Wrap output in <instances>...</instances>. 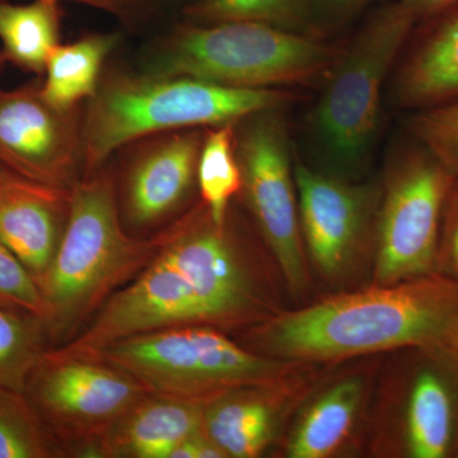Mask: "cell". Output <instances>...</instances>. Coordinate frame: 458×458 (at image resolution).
Instances as JSON below:
<instances>
[{"label":"cell","mask_w":458,"mask_h":458,"mask_svg":"<svg viewBox=\"0 0 458 458\" xmlns=\"http://www.w3.org/2000/svg\"><path fill=\"white\" fill-rule=\"evenodd\" d=\"M458 315V282L439 273L339 295L285 313L262 331L282 357L328 360L436 346Z\"/></svg>","instance_id":"6da1fadb"},{"label":"cell","mask_w":458,"mask_h":458,"mask_svg":"<svg viewBox=\"0 0 458 458\" xmlns=\"http://www.w3.org/2000/svg\"><path fill=\"white\" fill-rule=\"evenodd\" d=\"M159 241L161 234L140 240L126 233L116 183L104 167L78 181L62 242L41 285L47 340L74 337L119 286L149 264Z\"/></svg>","instance_id":"7a4b0ae2"},{"label":"cell","mask_w":458,"mask_h":458,"mask_svg":"<svg viewBox=\"0 0 458 458\" xmlns=\"http://www.w3.org/2000/svg\"><path fill=\"white\" fill-rule=\"evenodd\" d=\"M279 89H242L189 77L111 71L83 111L84 174L116 150L159 132L233 123L291 101Z\"/></svg>","instance_id":"3957f363"},{"label":"cell","mask_w":458,"mask_h":458,"mask_svg":"<svg viewBox=\"0 0 458 458\" xmlns=\"http://www.w3.org/2000/svg\"><path fill=\"white\" fill-rule=\"evenodd\" d=\"M339 53L315 36L254 22L180 26L158 44L146 71L242 89L307 84L327 75Z\"/></svg>","instance_id":"277c9868"},{"label":"cell","mask_w":458,"mask_h":458,"mask_svg":"<svg viewBox=\"0 0 458 458\" xmlns=\"http://www.w3.org/2000/svg\"><path fill=\"white\" fill-rule=\"evenodd\" d=\"M417 23L399 0L378 9L327 74L311 125L333 164L354 167L369 157L381 125L386 81Z\"/></svg>","instance_id":"5b68a950"},{"label":"cell","mask_w":458,"mask_h":458,"mask_svg":"<svg viewBox=\"0 0 458 458\" xmlns=\"http://www.w3.org/2000/svg\"><path fill=\"white\" fill-rule=\"evenodd\" d=\"M128 373L149 394L210 400L228 391L265 387L284 366L238 346L209 327H179L108 345L98 357Z\"/></svg>","instance_id":"8992f818"},{"label":"cell","mask_w":458,"mask_h":458,"mask_svg":"<svg viewBox=\"0 0 458 458\" xmlns=\"http://www.w3.org/2000/svg\"><path fill=\"white\" fill-rule=\"evenodd\" d=\"M454 177L421 146L394 159L379 213L378 285L437 273L443 207Z\"/></svg>","instance_id":"52a82bcc"},{"label":"cell","mask_w":458,"mask_h":458,"mask_svg":"<svg viewBox=\"0 0 458 458\" xmlns=\"http://www.w3.org/2000/svg\"><path fill=\"white\" fill-rule=\"evenodd\" d=\"M149 394L101 358L68 357L47 349L27 379L25 394L65 450L80 448ZM66 452V450H65Z\"/></svg>","instance_id":"ba28073f"},{"label":"cell","mask_w":458,"mask_h":458,"mask_svg":"<svg viewBox=\"0 0 458 458\" xmlns=\"http://www.w3.org/2000/svg\"><path fill=\"white\" fill-rule=\"evenodd\" d=\"M242 191L285 280L294 291L307 283L300 210L288 132L276 110L236 123Z\"/></svg>","instance_id":"9c48e42d"},{"label":"cell","mask_w":458,"mask_h":458,"mask_svg":"<svg viewBox=\"0 0 458 458\" xmlns=\"http://www.w3.org/2000/svg\"><path fill=\"white\" fill-rule=\"evenodd\" d=\"M41 78L0 89V164L22 179L71 191L84 174L83 113L51 105Z\"/></svg>","instance_id":"30bf717a"},{"label":"cell","mask_w":458,"mask_h":458,"mask_svg":"<svg viewBox=\"0 0 458 458\" xmlns=\"http://www.w3.org/2000/svg\"><path fill=\"white\" fill-rule=\"evenodd\" d=\"M225 229L203 204L161 233V249L194 280L210 325L219 327L242 324L259 312V300Z\"/></svg>","instance_id":"8fae6325"},{"label":"cell","mask_w":458,"mask_h":458,"mask_svg":"<svg viewBox=\"0 0 458 458\" xmlns=\"http://www.w3.org/2000/svg\"><path fill=\"white\" fill-rule=\"evenodd\" d=\"M203 129L165 131L128 144L123 218L135 228L164 221L185 203L197 182Z\"/></svg>","instance_id":"7c38bea8"},{"label":"cell","mask_w":458,"mask_h":458,"mask_svg":"<svg viewBox=\"0 0 458 458\" xmlns=\"http://www.w3.org/2000/svg\"><path fill=\"white\" fill-rule=\"evenodd\" d=\"M301 231L313 260L327 276H336L360 242L372 207L369 188L294 165Z\"/></svg>","instance_id":"4fadbf2b"},{"label":"cell","mask_w":458,"mask_h":458,"mask_svg":"<svg viewBox=\"0 0 458 458\" xmlns=\"http://www.w3.org/2000/svg\"><path fill=\"white\" fill-rule=\"evenodd\" d=\"M71 191L20 176L0 189V243L22 262L40 289L65 232Z\"/></svg>","instance_id":"5bb4252c"},{"label":"cell","mask_w":458,"mask_h":458,"mask_svg":"<svg viewBox=\"0 0 458 458\" xmlns=\"http://www.w3.org/2000/svg\"><path fill=\"white\" fill-rule=\"evenodd\" d=\"M208 401L148 394L75 452L81 457L170 458L177 445L203 430Z\"/></svg>","instance_id":"9a60e30c"},{"label":"cell","mask_w":458,"mask_h":458,"mask_svg":"<svg viewBox=\"0 0 458 458\" xmlns=\"http://www.w3.org/2000/svg\"><path fill=\"white\" fill-rule=\"evenodd\" d=\"M406 396V454L445 458L458 452V361L437 346H427Z\"/></svg>","instance_id":"2e32d148"},{"label":"cell","mask_w":458,"mask_h":458,"mask_svg":"<svg viewBox=\"0 0 458 458\" xmlns=\"http://www.w3.org/2000/svg\"><path fill=\"white\" fill-rule=\"evenodd\" d=\"M424 23L394 83L400 106L414 111L458 98V7Z\"/></svg>","instance_id":"e0dca14e"},{"label":"cell","mask_w":458,"mask_h":458,"mask_svg":"<svg viewBox=\"0 0 458 458\" xmlns=\"http://www.w3.org/2000/svg\"><path fill=\"white\" fill-rule=\"evenodd\" d=\"M256 388L228 391L205 405L203 432L225 457H256L270 441L274 410Z\"/></svg>","instance_id":"ac0fdd59"},{"label":"cell","mask_w":458,"mask_h":458,"mask_svg":"<svg viewBox=\"0 0 458 458\" xmlns=\"http://www.w3.org/2000/svg\"><path fill=\"white\" fill-rule=\"evenodd\" d=\"M114 33H89L51 51L41 78V93L59 108L81 107L101 82L105 62L119 44Z\"/></svg>","instance_id":"d6986e66"},{"label":"cell","mask_w":458,"mask_h":458,"mask_svg":"<svg viewBox=\"0 0 458 458\" xmlns=\"http://www.w3.org/2000/svg\"><path fill=\"white\" fill-rule=\"evenodd\" d=\"M59 0L12 4L0 0V42L8 64L44 77L51 51L60 44L63 12Z\"/></svg>","instance_id":"ffe728a7"},{"label":"cell","mask_w":458,"mask_h":458,"mask_svg":"<svg viewBox=\"0 0 458 458\" xmlns=\"http://www.w3.org/2000/svg\"><path fill=\"white\" fill-rule=\"evenodd\" d=\"M360 397L357 379H346L322 394L298 424L288 456L324 458L336 451L351 430Z\"/></svg>","instance_id":"44dd1931"},{"label":"cell","mask_w":458,"mask_h":458,"mask_svg":"<svg viewBox=\"0 0 458 458\" xmlns=\"http://www.w3.org/2000/svg\"><path fill=\"white\" fill-rule=\"evenodd\" d=\"M236 123L205 129L199 156L197 183L203 204L218 227L227 225L229 203L242 189Z\"/></svg>","instance_id":"7402d4cb"},{"label":"cell","mask_w":458,"mask_h":458,"mask_svg":"<svg viewBox=\"0 0 458 458\" xmlns=\"http://www.w3.org/2000/svg\"><path fill=\"white\" fill-rule=\"evenodd\" d=\"M183 14L199 25L254 22L318 38L311 0H197Z\"/></svg>","instance_id":"603a6c76"},{"label":"cell","mask_w":458,"mask_h":458,"mask_svg":"<svg viewBox=\"0 0 458 458\" xmlns=\"http://www.w3.org/2000/svg\"><path fill=\"white\" fill-rule=\"evenodd\" d=\"M25 393L0 388V458L64 457Z\"/></svg>","instance_id":"cb8c5ba5"},{"label":"cell","mask_w":458,"mask_h":458,"mask_svg":"<svg viewBox=\"0 0 458 458\" xmlns=\"http://www.w3.org/2000/svg\"><path fill=\"white\" fill-rule=\"evenodd\" d=\"M47 345L40 318L0 307V388L25 393Z\"/></svg>","instance_id":"d4e9b609"},{"label":"cell","mask_w":458,"mask_h":458,"mask_svg":"<svg viewBox=\"0 0 458 458\" xmlns=\"http://www.w3.org/2000/svg\"><path fill=\"white\" fill-rule=\"evenodd\" d=\"M409 129L419 146L458 174V98L417 111L410 119Z\"/></svg>","instance_id":"484cf974"},{"label":"cell","mask_w":458,"mask_h":458,"mask_svg":"<svg viewBox=\"0 0 458 458\" xmlns=\"http://www.w3.org/2000/svg\"><path fill=\"white\" fill-rule=\"evenodd\" d=\"M0 307L42 318L40 286L16 256L0 243Z\"/></svg>","instance_id":"4316f807"},{"label":"cell","mask_w":458,"mask_h":458,"mask_svg":"<svg viewBox=\"0 0 458 458\" xmlns=\"http://www.w3.org/2000/svg\"><path fill=\"white\" fill-rule=\"evenodd\" d=\"M436 271L458 282V174L443 207Z\"/></svg>","instance_id":"83f0119b"},{"label":"cell","mask_w":458,"mask_h":458,"mask_svg":"<svg viewBox=\"0 0 458 458\" xmlns=\"http://www.w3.org/2000/svg\"><path fill=\"white\" fill-rule=\"evenodd\" d=\"M375 0H311L313 27L316 36L339 29L369 7Z\"/></svg>","instance_id":"f1b7e54d"},{"label":"cell","mask_w":458,"mask_h":458,"mask_svg":"<svg viewBox=\"0 0 458 458\" xmlns=\"http://www.w3.org/2000/svg\"><path fill=\"white\" fill-rule=\"evenodd\" d=\"M223 452L207 436L203 430L189 437L177 445L171 452L170 458H222Z\"/></svg>","instance_id":"f546056e"},{"label":"cell","mask_w":458,"mask_h":458,"mask_svg":"<svg viewBox=\"0 0 458 458\" xmlns=\"http://www.w3.org/2000/svg\"><path fill=\"white\" fill-rule=\"evenodd\" d=\"M417 21H428L458 7V0H399Z\"/></svg>","instance_id":"4dcf8cb0"},{"label":"cell","mask_w":458,"mask_h":458,"mask_svg":"<svg viewBox=\"0 0 458 458\" xmlns=\"http://www.w3.org/2000/svg\"><path fill=\"white\" fill-rule=\"evenodd\" d=\"M59 2H73L107 12L114 16L123 17L131 14L135 8L140 7L144 0H59Z\"/></svg>","instance_id":"1f68e13d"},{"label":"cell","mask_w":458,"mask_h":458,"mask_svg":"<svg viewBox=\"0 0 458 458\" xmlns=\"http://www.w3.org/2000/svg\"><path fill=\"white\" fill-rule=\"evenodd\" d=\"M436 346L458 361V315Z\"/></svg>","instance_id":"d6a6232c"},{"label":"cell","mask_w":458,"mask_h":458,"mask_svg":"<svg viewBox=\"0 0 458 458\" xmlns=\"http://www.w3.org/2000/svg\"><path fill=\"white\" fill-rule=\"evenodd\" d=\"M16 176L17 174H14L13 172L9 171L8 168L0 164V189L7 185L9 181L13 180Z\"/></svg>","instance_id":"836d02e7"},{"label":"cell","mask_w":458,"mask_h":458,"mask_svg":"<svg viewBox=\"0 0 458 458\" xmlns=\"http://www.w3.org/2000/svg\"><path fill=\"white\" fill-rule=\"evenodd\" d=\"M7 64V60H5L4 55H3L2 49H0V75L4 72L5 65Z\"/></svg>","instance_id":"e575fe53"}]
</instances>
